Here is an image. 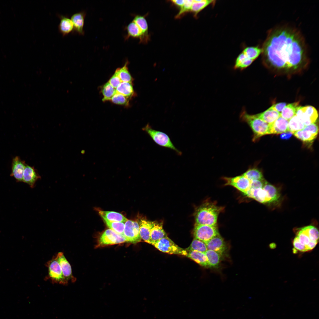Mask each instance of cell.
I'll list each match as a JSON object with an SVG mask.
<instances>
[{"mask_svg": "<svg viewBox=\"0 0 319 319\" xmlns=\"http://www.w3.org/2000/svg\"><path fill=\"white\" fill-rule=\"evenodd\" d=\"M194 238L205 243L219 234L217 226L195 224L193 231Z\"/></svg>", "mask_w": 319, "mask_h": 319, "instance_id": "6", "label": "cell"}, {"mask_svg": "<svg viewBox=\"0 0 319 319\" xmlns=\"http://www.w3.org/2000/svg\"><path fill=\"white\" fill-rule=\"evenodd\" d=\"M153 246L160 251L169 254L186 256L187 254L185 249L179 247L167 237L160 240Z\"/></svg>", "mask_w": 319, "mask_h": 319, "instance_id": "7", "label": "cell"}, {"mask_svg": "<svg viewBox=\"0 0 319 319\" xmlns=\"http://www.w3.org/2000/svg\"><path fill=\"white\" fill-rule=\"evenodd\" d=\"M286 105V104L285 102H280L274 104L270 108L281 113Z\"/></svg>", "mask_w": 319, "mask_h": 319, "instance_id": "46", "label": "cell"}, {"mask_svg": "<svg viewBox=\"0 0 319 319\" xmlns=\"http://www.w3.org/2000/svg\"><path fill=\"white\" fill-rule=\"evenodd\" d=\"M139 26L142 30L146 43L149 40L148 34V25L144 16L140 15H135L133 20Z\"/></svg>", "mask_w": 319, "mask_h": 319, "instance_id": "29", "label": "cell"}, {"mask_svg": "<svg viewBox=\"0 0 319 319\" xmlns=\"http://www.w3.org/2000/svg\"><path fill=\"white\" fill-rule=\"evenodd\" d=\"M40 178V176L33 167L26 164L23 173L22 182L28 184L33 188L36 182Z\"/></svg>", "mask_w": 319, "mask_h": 319, "instance_id": "15", "label": "cell"}, {"mask_svg": "<svg viewBox=\"0 0 319 319\" xmlns=\"http://www.w3.org/2000/svg\"><path fill=\"white\" fill-rule=\"evenodd\" d=\"M296 115L305 126L315 123L318 116L316 109L311 106H299Z\"/></svg>", "mask_w": 319, "mask_h": 319, "instance_id": "9", "label": "cell"}, {"mask_svg": "<svg viewBox=\"0 0 319 319\" xmlns=\"http://www.w3.org/2000/svg\"><path fill=\"white\" fill-rule=\"evenodd\" d=\"M142 129L157 144L174 151L179 155H182V152L175 147L169 136L166 133L153 129L149 123L143 127Z\"/></svg>", "mask_w": 319, "mask_h": 319, "instance_id": "4", "label": "cell"}, {"mask_svg": "<svg viewBox=\"0 0 319 319\" xmlns=\"http://www.w3.org/2000/svg\"><path fill=\"white\" fill-rule=\"evenodd\" d=\"M255 115L268 124H271L281 116V113L270 108L265 111Z\"/></svg>", "mask_w": 319, "mask_h": 319, "instance_id": "24", "label": "cell"}, {"mask_svg": "<svg viewBox=\"0 0 319 319\" xmlns=\"http://www.w3.org/2000/svg\"><path fill=\"white\" fill-rule=\"evenodd\" d=\"M108 82L115 89L122 82L120 79L117 71L115 70L114 74L109 79Z\"/></svg>", "mask_w": 319, "mask_h": 319, "instance_id": "44", "label": "cell"}, {"mask_svg": "<svg viewBox=\"0 0 319 319\" xmlns=\"http://www.w3.org/2000/svg\"><path fill=\"white\" fill-rule=\"evenodd\" d=\"M263 189L267 192L271 202L276 201L279 198L280 194L276 188L273 185L267 182Z\"/></svg>", "mask_w": 319, "mask_h": 319, "instance_id": "38", "label": "cell"}, {"mask_svg": "<svg viewBox=\"0 0 319 319\" xmlns=\"http://www.w3.org/2000/svg\"><path fill=\"white\" fill-rule=\"evenodd\" d=\"M225 182V185L233 187L244 194L249 189L251 181L242 175L232 177L222 178Z\"/></svg>", "mask_w": 319, "mask_h": 319, "instance_id": "10", "label": "cell"}, {"mask_svg": "<svg viewBox=\"0 0 319 319\" xmlns=\"http://www.w3.org/2000/svg\"><path fill=\"white\" fill-rule=\"evenodd\" d=\"M215 1L210 0H193L190 12L196 17L198 14L209 5L214 3Z\"/></svg>", "mask_w": 319, "mask_h": 319, "instance_id": "32", "label": "cell"}, {"mask_svg": "<svg viewBox=\"0 0 319 319\" xmlns=\"http://www.w3.org/2000/svg\"><path fill=\"white\" fill-rule=\"evenodd\" d=\"M206 243L208 250L215 251L222 256L227 251L226 244L219 234L212 238Z\"/></svg>", "mask_w": 319, "mask_h": 319, "instance_id": "13", "label": "cell"}, {"mask_svg": "<svg viewBox=\"0 0 319 319\" xmlns=\"http://www.w3.org/2000/svg\"><path fill=\"white\" fill-rule=\"evenodd\" d=\"M101 90L103 96L102 99L103 102L110 100L113 95L116 93V89L108 82L103 86Z\"/></svg>", "mask_w": 319, "mask_h": 319, "instance_id": "37", "label": "cell"}, {"mask_svg": "<svg viewBox=\"0 0 319 319\" xmlns=\"http://www.w3.org/2000/svg\"><path fill=\"white\" fill-rule=\"evenodd\" d=\"M154 222L141 219L139 223L140 235L141 239L150 244V233Z\"/></svg>", "mask_w": 319, "mask_h": 319, "instance_id": "20", "label": "cell"}, {"mask_svg": "<svg viewBox=\"0 0 319 319\" xmlns=\"http://www.w3.org/2000/svg\"><path fill=\"white\" fill-rule=\"evenodd\" d=\"M293 134L297 138L306 143L312 142L316 138L318 134L312 131L307 126Z\"/></svg>", "mask_w": 319, "mask_h": 319, "instance_id": "23", "label": "cell"}, {"mask_svg": "<svg viewBox=\"0 0 319 319\" xmlns=\"http://www.w3.org/2000/svg\"><path fill=\"white\" fill-rule=\"evenodd\" d=\"M99 214L103 219L110 222L125 223L128 220L122 214L115 211L100 210Z\"/></svg>", "mask_w": 319, "mask_h": 319, "instance_id": "25", "label": "cell"}, {"mask_svg": "<svg viewBox=\"0 0 319 319\" xmlns=\"http://www.w3.org/2000/svg\"><path fill=\"white\" fill-rule=\"evenodd\" d=\"M107 226L116 232L120 234H123L125 227L124 223L117 222H110L105 219H103Z\"/></svg>", "mask_w": 319, "mask_h": 319, "instance_id": "40", "label": "cell"}, {"mask_svg": "<svg viewBox=\"0 0 319 319\" xmlns=\"http://www.w3.org/2000/svg\"><path fill=\"white\" fill-rule=\"evenodd\" d=\"M224 209V207L217 205L215 202L206 201L195 211V224L217 226L218 215Z\"/></svg>", "mask_w": 319, "mask_h": 319, "instance_id": "2", "label": "cell"}, {"mask_svg": "<svg viewBox=\"0 0 319 319\" xmlns=\"http://www.w3.org/2000/svg\"><path fill=\"white\" fill-rule=\"evenodd\" d=\"M301 229L308 235L312 240L318 243L319 231L316 227L313 225H309Z\"/></svg>", "mask_w": 319, "mask_h": 319, "instance_id": "41", "label": "cell"}, {"mask_svg": "<svg viewBox=\"0 0 319 319\" xmlns=\"http://www.w3.org/2000/svg\"><path fill=\"white\" fill-rule=\"evenodd\" d=\"M250 181L264 179L262 172L258 168L255 167H250L242 174Z\"/></svg>", "mask_w": 319, "mask_h": 319, "instance_id": "33", "label": "cell"}, {"mask_svg": "<svg viewBox=\"0 0 319 319\" xmlns=\"http://www.w3.org/2000/svg\"><path fill=\"white\" fill-rule=\"evenodd\" d=\"M129 98L116 93L112 97L110 101L116 104L127 106L128 104Z\"/></svg>", "mask_w": 319, "mask_h": 319, "instance_id": "42", "label": "cell"}, {"mask_svg": "<svg viewBox=\"0 0 319 319\" xmlns=\"http://www.w3.org/2000/svg\"><path fill=\"white\" fill-rule=\"evenodd\" d=\"M123 235L126 242L132 243L140 242L141 238L138 223L136 221L128 220L125 224Z\"/></svg>", "mask_w": 319, "mask_h": 319, "instance_id": "8", "label": "cell"}, {"mask_svg": "<svg viewBox=\"0 0 319 319\" xmlns=\"http://www.w3.org/2000/svg\"><path fill=\"white\" fill-rule=\"evenodd\" d=\"M292 134L290 132L287 131L281 134L280 137L281 139H288L292 136Z\"/></svg>", "mask_w": 319, "mask_h": 319, "instance_id": "47", "label": "cell"}, {"mask_svg": "<svg viewBox=\"0 0 319 319\" xmlns=\"http://www.w3.org/2000/svg\"><path fill=\"white\" fill-rule=\"evenodd\" d=\"M298 102H295L286 105L281 113V116L284 119L289 121L296 115L299 106Z\"/></svg>", "mask_w": 319, "mask_h": 319, "instance_id": "28", "label": "cell"}, {"mask_svg": "<svg viewBox=\"0 0 319 319\" xmlns=\"http://www.w3.org/2000/svg\"><path fill=\"white\" fill-rule=\"evenodd\" d=\"M250 188L253 189L258 188H263L267 182L264 179L262 180H255L250 181Z\"/></svg>", "mask_w": 319, "mask_h": 319, "instance_id": "45", "label": "cell"}, {"mask_svg": "<svg viewBox=\"0 0 319 319\" xmlns=\"http://www.w3.org/2000/svg\"><path fill=\"white\" fill-rule=\"evenodd\" d=\"M305 126L295 115L288 121V131L293 134L303 129Z\"/></svg>", "mask_w": 319, "mask_h": 319, "instance_id": "34", "label": "cell"}, {"mask_svg": "<svg viewBox=\"0 0 319 319\" xmlns=\"http://www.w3.org/2000/svg\"><path fill=\"white\" fill-rule=\"evenodd\" d=\"M244 194L261 203L271 202L267 192L263 188L253 189L250 188Z\"/></svg>", "mask_w": 319, "mask_h": 319, "instance_id": "17", "label": "cell"}, {"mask_svg": "<svg viewBox=\"0 0 319 319\" xmlns=\"http://www.w3.org/2000/svg\"><path fill=\"white\" fill-rule=\"evenodd\" d=\"M185 0H171V1L174 4L177 6L179 7L180 8L184 4Z\"/></svg>", "mask_w": 319, "mask_h": 319, "instance_id": "48", "label": "cell"}, {"mask_svg": "<svg viewBox=\"0 0 319 319\" xmlns=\"http://www.w3.org/2000/svg\"><path fill=\"white\" fill-rule=\"evenodd\" d=\"M288 121L280 116L273 123L269 124L270 134H279L288 131Z\"/></svg>", "mask_w": 319, "mask_h": 319, "instance_id": "21", "label": "cell"}, {"mask_svg": "<svg viewBox=\"0 0 319 319\" xmlns=\"http://www.w3.org/2000/svg\"><path fill=\"white\" fill-rule=\"evenodd\" d=\"M56 256L66 281L68 283L69 281L73 283L75 282L76 278L73 274L71 266L63 253L60 252L57 254Z\"/></svg>", "mask_w": 319, "mask_h": 319, "instance_id": "12", "label": "cell"}, {"mask_svg": "<svg viewBox=\"0 0 319 319\" xmlns=\"http://www.w3.org/2000/svg\"><path fill=\"white\" fill-rule=\"evenodd\" d=\"M45 265L48 268V279L53 284L66 285L68 283L66 281L59 263L56 255L48 261Z\"/></svg>", "mask_w": 319, "mask_h": 319, "instance_id": "5", "label": "cell"}, {"mask_svg": "<svg viewBox=\"0 0 319 319\" xmlns=\"http://www.w3.org/2000/svg\"><path fill=\"white\" fill-rule=\"evenodd\" d=\"M60 19L58 25V31L63 36L72 33L74 26L71 19L68 17L62 15H58Z\"/></svg>", "mask_w": 319, "mask_h": 319, "instance_id": "19", "label": "cell"}, {"mask_svg": "<svg viewBox=\"0 0 319 319\" xmlns=\"http://www.w3.org/2000/svg\"><path fill=\"white\" fill-rule=\"evenodd\" d=\"M126 242L123 234H118L112 230H106L100 236L99 244L101 245L120 244Z\"/></svg>", "mask_w": 319, "mask_h": 319, "instance_id": "11", "label": "cell"}, {"mask_svg": "<svg viewBox=\"0 0 319 319\" xmlns=\"http://www.w3.org/2000/svg\"><path fill=\"white\" fill-rule=\"evenodd\" d=\"M115 89L117 93L129 98L134 95L131 83L122 82Z\"/></svg>", "mask_w": 319, "mask_h": 319, "instance_id": "31", "label": "cell"}, {"mask_svg": "<svg viewBox=\"0 0 319 319\" xmlns=\"http://www.w3.org/2000/svg\"><path fill=\"white\" fill-rule=\"evenodd\" d=\"M86 12L82 11L73 14L71 17L74 26L72 33H77L79 35H83L84 32L83 30Z\"/></svg>", "mask_w": 319, "mask_h": 319, "instance_id": "16", "label": "cell"}, {"mask_svg": "<svg viewBox=\"0 0 319 319\" xmlns=\"http://www.w3.org/2000/svg\"><path fill=\"white\" fill-rule=\"evenodd\" d=\"M167 235L161 223L154 222L150 233V244L153 245L161 239L166 237Z\"/></svg>", "mask_w": 319, "mask_h": 319, "instance_id": "22", "label": "cell"}, {"mask_svg": "<svg viewBox=\"0 0 319 319\" xmlns=\"http://www.w3.org/2000/svg\"><path fill=\"white\" fill-rule=\"evenodd\" d=\"M193 2L192 0H185L184 4L180 8L179 12L175 16V18H180L184 14L190 12Z\"/></svg>", "mask_w": 319, "mask_h": 319, "instance_id": "43", "label": "cell"}, {"mask_svg": "<svg viewBox=\"0 0 319 319\" xmlns=\"http://www.w3.org/2000/svg\"><path fill=\"white\" fill-rule=\"evenodd\" d=\"M242 52L249 58L254 61L261 54V49L258 46L248 47Z\"/></svg>", "mask_w": 319, "mask_h": 319, "instance_id": "39", "label": "cell"}, {"mask_svg": "<svg viewBox=\"0 0 319 319\" xmlns=\"http://www.w3.org/2000/svg\"><path fill=\"white\" fill-rule=\"evenodd\" d=\"M186 255L201 266L209 267L207 258L205 253L196 251H187Z\"/></svg>", "mask_w": 319, "mask_h": 319, "instance_id": "26", "label": "cell"}, {"mask_svg": "<svg viewBox=\"0 0 319 319\" xmlns=\"http://www.w3.org/2000/svg\"><path fill=\"white\" fill-rule=\"evenodd\" d=\"M128 61H127L122 67L118 68L116 70L122 82L132 83L133 80L128 70Z\"/></svg>", "mask_w": 319, "mask_h": 319, "instance_id": "35", "label": "cell"}, {"mask_svg": "<svg viewBox=\"0 0 319 319\" xmlns=\"http://www.w3.org/2000/svg\"><path fill=\"white\" fill-rule=\"evenodd\" d=\"M185 250L187 251H196L205 253L208 249L205 242L194 238L190 245Z\"/></svg>", "mask_w": 319, "mask_h": 319, "instance_id": "36", "label": "cell"}, {"mask_svg": "<svg viewBox=\"0 0 319 319\" xmlns=\"http://www.w3.org/2000/svg\"><path fill=\"white\" fill-rule=\"evenodd\" d=\"M307 47L299 30L282 25L268 31L261 48V54L263 62L268 67L279 70H296L308 64Z\"/></svg>", "mask_w": 319, "mask_h": 319, "instance_id": "1", "label": "cell"}, {"mask_svg": "<svg viewBox=\"0 0 319 319\" xmlns=\"http://www.w3.org/2000/svg\"><path fill=\"white\" fill-rule=\"evenodd\" d=\"M126 29L127 33L125 38L126 40L132 37L139 39L140 43H146L142 30L133 20L128 25Z\"/></svg>", "mask_w": 319, "mask_h": 319, "instance_id": "18", "label": "cell"}, {"mask_svg": "<svg viewBox=\"0 0 319 319\" xmlns=\"http://www.w3.org/2000/svg\"><path fill=\"white\" fill-rule=\"evenodd\" d=\"M240 118L241 121L246 123L252 130L253 135L252 141L255 142L261 136L270 134V126L255 115H250L243 108L240 114Z\"/></svg>", "mask_w": 319, "mask_h": 319, "instance_id": "3", "label": "cell"}, {"mask_svg": "<svg viewBox=\"0 0 319 319\" xmlns=\"http://www.w3.org/2000/svg\"><path fill=\"white\" fill-rule=\"evenodd\" d=\"M26 164L19 156H16L12 160L10 176L14 177L17 182H22L23 175Z\"/></svg>", "mask_w": 319, "mask_h": 319, "instance_id": "14", "label": "cell"}, {"mask_svg": "<svg viewBox=\"0 0 319 319\" xmlns=\"http://www.w3.org/2000/svg\"><path fill=\"white\" fill-rule=\"evenodd\" d=\"M205 253L207 258L209 267L217 268L222 256L217 252L209 250H207Z\"/></svg>", "mask_w": 319, "mask_h": 319, "instance_id": "27", "label": "cell"}, {"mask_svg": "<svg viewBox=\"0 0 319 319\" xmlns=\"http://www.w3.org/2000/svg\"><path fill=\"white\" fill-rule=\"evenodd\" d=\"M253 61L242 52L236 58L233 68L234 69L243 70L250 65Z\"/></svg>", "mask_w": 319, "mask_h": 319, "instance_id": "30", "label": "cell"}]
</instances>
